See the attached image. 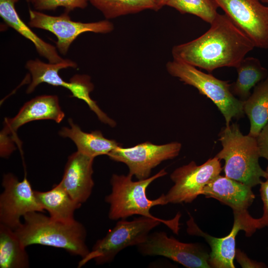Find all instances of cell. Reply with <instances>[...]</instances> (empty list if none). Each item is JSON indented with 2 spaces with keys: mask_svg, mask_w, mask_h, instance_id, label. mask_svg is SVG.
Listing matches in <instances>:
<instances>
[{
  "mask_svg": "<svg viewBox=\"0 0 268 268\" xmlns=\"http://www.w3.org/2000/svg\"><path fill=\"white\" fill-rule=\"evenodd\" d=\"M203 34L174 46L173 59L211 72L222 67H236L255 47L251 40L225 14L218 13Z\"/></svg>",
  "mask_w": 268,
  "mask_h": 268,
  "instance_id": "6da1fadb",
  "label": "cell"
},
{
  "mask_svg": "<svg viewBox=\"0 0 268 268\" xmlns=\"http://www.w3.org/2000/svg\"><path fill=\"white\" fill-rule=\"evenodd\" d=\"M23 219L14 231L26 248L41 245L61 248L81 259L90 251L86 244V229L76 220L65 223L37 211L27 213Z\"/></svg>",
  "mask_w": 268,
  "mask_h": 268,
  "instance_id": "7a4b0ae2",
  "label": "cell"
},
{
  "mask_svg": "<svg viewBox=\"0 0 268 268\" xmlns=\"http://www.w3.org/2000/svg\"><path fill=\"white\" fill-rule=\"evenodd\" d=\"M222 149L215 157L224 161L225 176L251 187L260 184L268 174L259 164L256 137L244 135L237 123L225 126L219 134Z\"/></svg>",
  "mask_w": 268,
  "mask_h": 268,
  "instance_id": "3957f363",
  "label": "cell"
},
{
  "mask_svg": "<svg viewBox=\"0 0 268 268\" xmlns=\"http://www.w3.org/2000/svg\"><path fill=\"white\" fill-rule=\"evenodd\" d=\"M181 216L178 213L170 220L144 216L131 221L121 219L105 237L96 241L87 256L79 262L77 267L81 268L91 260H94L97 265L111 263L125 248L137 246L144 242L150 231L161 223L178 235Z\"/></svg>",
  "mask_w": 268,
  "mask_h": 268,
  "instance_id": "277c9868",
  "label": "cell"
},
{
  "mask_svg": "<svg viewBox=\"0 0 268 268\" xmlns=\"http://www.w3.org/2000/svg\"><path fill=\"white\" fill-rule=\"evenodd\" d=\"M167 174L165 169H162L151 177L137 181H133V176L130 174H113L110 180L111 192L105 198L109 204V218L117 220L134 215L155 217L150 210L154 206L167 204L165 194L150 200L147 197L146 190L152 182Z\"/></svg>",
  "mask_w": 268,
  "mask_h": 268,
  "instance_id": "5b68a950",
  "label": "cell"
},
{
  "mask_svg": "<svg viewBox=\"0 0 268 268\" xmlns=\"http://www.w3.org/2000/svg\"><path fill=\"white\" fill-rule=\"evenodd\" d=\"M168 73L186 84L197 89L199 92L210 99L223 115L226 126L232 119H239L244 115V101L235 96L230 90V84L205 73L196 67L173 59L166 65Z\"/></svg>",
  "mask_w": 268,
  "mask_h": 268,
  "instance_id": "8992f818",
  "label": "cell"
},
{
  "mask_svg": "<svg viewBox=\"0 0 268 268\" xmlns=\"http://www.w3.org/2000/svg\"><path fill=\"white\" fill-rule=\"evenodd\" d=\"M234 222L230 232L221 238H216L203 232L197 225L192 216L187 221V231L191 235L204 238L209 245L208 263L212 268H235L234 260L236 252V237L240 231L247 237L262 228L260 218H253L248 209L233 211Z\"/></svg>",
  "mask_w": 268,
  "mask_h": 268,
  "instance_id": "52a82bcc",
  "label": "cell"
},
{
  "mask_svg": "<svg viewBox=\"0 0 268 268\" xmlns=\"http://www.w3.org/2000/svg\"><path fill=\"white\" fill-rule=\"evenodd\" d=\"M215 156L198 165L194 161L176 169L170 175L174 185L165 195L167 203H191L202 195L204 187L222 170Z\"/></svg>",
  "mask_w": 268,
  "mask_h": 268,
  "instance_id": "ba28073f",
  "label": "cell"
},
{
  "mask_svg": "<svg viewBox=\"0 0 268 268\" xmlns=\"http://www.w3.org/2000/svg\"><path fill=\"white\" fill-rule=\"evenodd\" d=\"M0 195V224L15 230L21 224L20 218L32 212H44L34 190L25 177L21 181L12 173L3 176Z\"/></svg>",
  "mask_w": 268,
  "mask_h": 268,
  "instance_id": "9c48e42d",
  "label": "cell"
},
{
  "mask_svg": "<svg viewBox=\"0 0 268 268\" xmlns=\"http://www.w3.org/2000/svg\"><path fill=\"white\" fill-rule=\"evenodd\" d=\"M68 13L65 11L59 16H51L29 9L28 25L54 34L57 38L56 48L64 55L67 54L71 43L82 33L92 32L106 34L114 29L113 23L107 20L87 23L74 21Z\"/></svg>",
  "mask_w": 268,
  "mask_h": 268,
  "instance_id": "30bf717a",
  "label": "cell"
},
{
  "mask_svg": "<svg viewBox=\"0 0 268 268\" xmlns=\"http://www.w3.org/2000/svg\"><path fill=\"white\" fill-rule=\"evenodd\" d=\"M181 147L178 142L157 145L146 141L128 148L119 146L108 156L114 161L125 163L129 174L143 180L150 177L152 169L162 161L177 156Z\"/></svg>",
  "mask_w": 268,
  "mask_h": 268,
  "instance_id": "8fae6325",
  "label": "cell"
},
{
  "mask_svg": "<svg viewBox=\"0 0 268 268\" xmlns=\"http://www.w3.org/2000/svg\"><path fill=\"white\" fill-rule=\"evenodd\" d=\"M214 0L255 47L268 49V6L259 0Z\"/></svg>",
  "mask_w": 268,
  "mask_h": 268,
  "instance_id": "7c38bea8",
  "label": "cell"
},
{
  "mask_svg": "<svg viewBox=\"0 0 268 268\" xmlns=\"http://www.w3.org/2000/svg\"><path fill=\"white\" fill-rule=\"evenodd\" d=\"M143 256H161L188 268H209V254L198 243H187L168 237L164 231L149 233L137 246Z\"/></svg>",
  "mask_w": 268,
  "mask_h": 268,
  "instance_id": "4fadbf2b",
  "label": "cell"
},
{
  "mask_svg": "<svg viewBox=\"0 0 268 268\" xmlns=\"http://www.w3.org/2000/svg\"><path fill=\"white\" fill-rule=\"evenodd\" d=\"M77 65L74 62L65 59L56 63H45L36 59L28 61L25 67L31 75V80L26 90L27 94L31 93L41 83H47L54 86H62L68 89L72 96L79 98L87 86V79L84 75H75L70 81H65L60 76V70L67 67L76 68Z\"/></svg>",
  "mask_w": 268,
  "mask_h": 268,
  "instance_id": "5bb4252c",
  "label": "cell"
},
{
  "mask_svg": "<svg viewBox=\"0 0 268 268\" xmlns=\"http://www.w3.org/2000/svg\"><path fill=\"white\" fill-rule=\"evenodd\" d=\"M58 97L43 95L37 96L25 103L12 118H5L0 134L11 136L17 142V130L23 125L33 121L51 120L60 123L64 118Z\"/></svg>",
  "mask_w": 268,
  "mask_h": 268,
  "instance_id": "9a60e30c",
  "label": "cell"
},
{
  "mask_svg": "<svg viewBox=\"0 0 268 268\" xmlns=\"http://www.w3.org/2000/svg\"><path fill=\"white\" fill-rule=\"evenodd\" d=\"M94 159L78 151L71 154L68 158L59 183L71 198L81 204L89 199L94 187Z\"/></svg>",
  "mask_w": 268,
  "mask_h": 268,
  "instance_id": "2e32d148",
  "label": "cell"
},
{
  "mask_svg": "<svg viewBox=\"0 0 268 268\" xmlns=\"http://www.w3.org/2000/svg\"><path fill=\"white\" fill-rule=\"evenodd\" d=\"M202 195L217 200L233 211L247 210L255 198L252 187L220 175L204 187Z\"/></svg>",
  "mask_w": 268,
  "mask_h": 268,
  "instance_id": "e0dca14e",
  "label": "cell"
},
{
  "mask_svg": "<svg viewBox=\"0 0 268 268\" xmlns=\"http://www.w3.org/2000/svg\"><path fill=\"white\" fill-rule=\"evenodd\" d=\"M69 127H63L59 134L71 139L75 144L78 152L95 158L101 155H107L121 144L113 139L105 137L100 131L91 133L82 131L72 119L68 120Z\"/></svg>",
  "mask_w": 268,
  "mask_h": 268,
  "instance_id": "ac0fdd59",
  "label": "cell"
},
{
  "mask_svg": "<svg viewBox=\"0 0 268 268\" xmlns=\"http://www.w3.org/2000/svg\"><path fill=\"white\" fill-rule=\"evenodd\" d=\"M14 3L13 0H0V15L5 24L30 40L38 53L49 63L56 64L64 61L65 59L59 55L56 47L38 37L22 20L16 12Z\"/></svg>",
  "mask_w": 268,
  "mask_h": 268,
  "instance_id": "d6986e66",
  "label": "cell"
},
{
  "mask_svg": "<svg viewBox=\"0 0 268 268\" xmlns=\"http://www.w3.org/2000/svg\"><path fill=\"white\" fill-rule=\"evenodd\" d=\"M37 200L52 218L65 223L75 220V210L82 204L73 200L59 183L47 191H34Z\"/></svg>",
  "mask_w": 268,
  "mask_h": 268,
  "instance_id": "ffe728a7",
  "label": "cell"
},
{
  "mask_svg": "<svg viewBox=\"0 0 268 268\" xmlns=\"http://www.w3.org/2000/svg\"><path fill=\"white\" fill-rule=\"evenodd\" d=\"M236 68L237 78L230 84V90L235 96L244 101L251 94V89L267 77L268 70L258 59L252 57H245Z\"/></svg>",
  "mask_w": 268,
  "mask_h": 268,
  "instance_id": "44dd1931",
  "label": "cell"
},
{
  "mask_svg": "<svg viewBox=\"0 0 268 268\" xmlns=\"http://www.w3.org/2000/svg\"><path fill=\"white\" fill-rule=\"evenodd\" d=\"M243 110L250 121L248 134L257 137L268 122V75L254 87L253 93L244 101Z\"/></svg>",
  "mask_w": 268,
  "mask_h": 268,
  "instance_id": "7402d4cb",
  "label": "cell"
},
{
  "mask_svg": "<svg viewBox=\"0 0 268 268\" xmlns=\"http://www.w3.org/2000/svg\"><path fill=\"white\" fill-rule=\"evenodd\" d=\"M29 267V257L26 247L13 230L0 224V268Z\"/></svg>",
  "mask_w": 268,
  "mask_h": 268,
  "instance_id": "603a6c76",
  "label": "cell"
},
{
  "mask_svg": "<svg viewBox=\"0 0 268 268\" xmlns=\"http://www.w3.org/2000/svg\"><path fill=\"white\" fill-rule=\"evenodd\" d=\"M106 19L138 13L146 9L156 10L155 0H88Z\"/></svg>",
  "mask_w": 268,
  "mask_h": 268,
  "instance_id": "cb8c5ba5",
  "label": "cell"
},
{
  "mask_svg": "<svg viewBox=\"0 0 268 268\" xmlns=\"http://www.w3.org/2000/svg\"><path fill=\"white\" fill-rule=\"evenodd\" d=\"M167 5L182 14L195 15L209 24L218 13L219 6L214 0H170Z\"/></svg>",
  "mask_w": 268,
  "mask_h": 268,
  "instance_id": "d4e9b609",
  "label": "cell"
},
{
  "mask_svg": "<svg viewBox=\"0 0 268 268\" xmlns=\"http://www.w3.org/2000/svg\"><path fill=\"white\" fill-rule=\"evenodd\" d=\"M38 11L55 10L63 7L65 12L69 13L75 8L83 9L87 5L88 0H26Z\"/></svg>",
  "mask_w": 268,
  "mask_h": 268,
  "instance_id": "484cf974",
  "label": "cell"
},
{
  "mask_svg": "<svg viewBox=\"0 0 268 268\" xmlns=\"http://www.w3.org/2000/svg\"><path fill=\"white\" fill-rule=\"evenodd\" d=\"M261 157L268 161L266 171L268 174V122L256 137Z\"/></svg>",
  "mask_w": 268,
  "mask_h": 268,
  "instance_id": "4316f807",
  "label": "cell"
},
{
  "mask_svg": "<svg viewBox=\"0 0 268 268\" xmlns=\"http://www.w3.org/2000/svg\"><path fill=\"white\" fill-rule=\"evenodd\" d=\"M261 199L263 202V214L260 218L262 228L268 226V178L260 184V189Z\"/></svg>",
  "mask_w": 268,
  "mask_h": 268,
  "instance_id": "83f0119b",
  "label": "cell"
},
{
  "mask_svg": "<svg viewBox=\"0 0 268 268\" xmlns=\"http://www.w3.org/2000/svg\"><path fill=\"white\" fill-rule=\"evenodd\" d=\"M235 259L243 268H264L267 267L262 262H259L250 259L239 249H236Z\"/></svg>",
  "mask_w": 268,
  "mask_h": 268,
  "instance_id": "f1b7e54d",
  "label": "cell"
},
{
  "mask_svg": "<svg viewBox=\"0 0 268 268\" xmlns=\"http://www.w3.org/2000/svg\"><path fill=\"white\" fill-rule=\"evenodd\" d=\"M169 0H155L157 10H159L163 6L167 5Z\"/></svg>",
  "mask_w": 268,
  "mask_h": 268,
  "instance_id": "f546056e",
  "label": "cell"
},
{
  "mask_svg": "<svg viewBox=\"0 0 268 268\" xmlns=\"http://www.w3.org/2000/svg\"><path fill=\"white\" fill-rule=\"evenodd\" d=\"M261 2L268 3V0H259Z\"/></svg>",
  "mask_w": 268,
  "mask_h": 268,
  "instance_id": "4dcf8cb0",
  "label": "cell"
},
{
  "mask_svg": "<svg viewBox=\"0 0 268 268\" xmlns=\"http://www.w3.org/2000/svg\"><path fill=\"white\" fill-rule=\"evenodd\" d=\"M15 2H17L19 0H13Z\"/></svg>",
  "mask_w": 268,
  "mask_h": 268,
  "instance_id": "1f68e13d",
  "label": "cell"
}]
</instances>
